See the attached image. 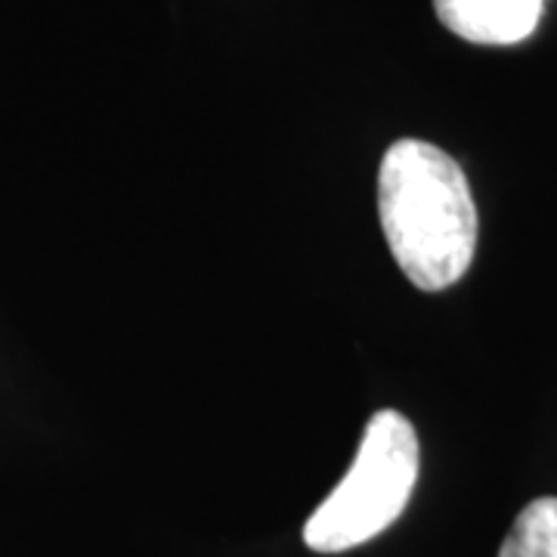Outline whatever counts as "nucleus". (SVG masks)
Masks as SVG:
<instances>
[{"label":"nucleus","mask_w":557,"mask_h":557,"mask_svg":"<svg viewBox=\"0 0 557 557\" xmlns=\"http://www.w3.org/2000/svg\"><path fill=\"white\" fill-rule=\"evenodd\" d=\"M545 0H434L437 20L471 44L508 47L539 28Z\"/></svg>","instance_id":"7ed1b4c3"},{"label":"nucleus","mask_w":557,"mask_h":557,"mask_svg":"<svg viewBox=\"0 0 557 557\" xmlns=\"http://www.w3.org/2000/svg\"><path fill=\"white\" fill-rule=\"evenodd\" d=\"M379 220L387 248L421 292H443L468 273L478 251V205L449 152L397 139L379 168Z\"/></svg>","instance_id":"f257e3e1"},{"label":"nucleus","mask_w":557,"mask_h":557,"mask_svg":"<svg viewBox=\"0 0 557 557\" xmlns=\"http://www.w3.org/2000/svg\"><path fill=\"white\" fill-rule=\"evenodd\" d=\"M498 557H557V498L530 502L502 542Z\"/></svg>","instance_id":"20e7f679"},{"label":"nucleus","mask_w":557,"mask_h":557,"mask_svg":"<svg viewBox=\"0 0 557 557\" xmlns=\"http://www.w3.org/2000/svg\"><path fill=\"white\" fill-rule=\"evenodd\" d=\"M418 434L397 409L369 418L350 471L304 523L319 555H341L381 536L406 511L418 480Z\"/></svg>","instance_id":"f03ea898"}]
</instances>
